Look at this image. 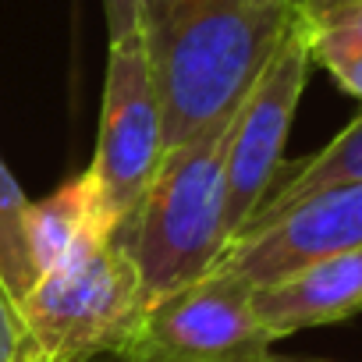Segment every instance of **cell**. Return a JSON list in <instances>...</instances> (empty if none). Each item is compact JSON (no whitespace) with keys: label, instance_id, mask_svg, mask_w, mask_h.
Returning <instances> with one entry per match:
<instances>
[{"label":"cell","instance_id":"6da1fadb","mask_svg":"<svg viewBox=\"0 0 362 362\" xmlns=\"http://www.w3.org/2000/svg\"><path fill=\"white\" fill-rule=\"evenodd\" d=\"M291 25L295 0H146L139 29L167 149L228 121Z\"/></svg>","mask_w":362,"mask_h":362},{"label":"cell","instance_id":"7a4b0ae2","mask_svg":"<svg viewBox=\"0 0 362 362\" xmlns=\"http://www.w3.org/2000/svg\"><path fill=\"white\" fill-rule=\"evenodd\" d=\"M238 110L170 146L139 206L121 221L114 242L142 277L146 302L185 288L210 274L228 245V142Z\"/></svg>","mask_w":362,"mask_h":362},{"label":"cell","instance_id":"3957f363","mask_svg":"<svg viewBox=\"0 0 362 362\" xmlns=\"http://www.w3.org/2000/svg\"><path fill=\"white\" fill-rule=\"evenodd\" d=\"M15 309V362H93L124 348L149 302L135 263L110 238L89 256L47 270Z\"/></svg>","mask_w":362,"mask_h":362},{"label":"cell","instance_id":"277c9868","mask_svg":"<svg viewBox=\"0 0 362 362\" xmlns=\"http://www.w3.org/2000/svg\"><path fill=\"white\" fill-rule=\"evenodd\" d=\"M245 281L210 270L153 302L117 362H267L274 334L263 327Z\"/></svg>","mask_w":362,"mask_h":362},{"label":"cell","instance_id":"5b68a950","mask_svg":"<svg viewBox=\"0 0 362 362\" xmlns=\"http://www.w3.org/2000/svg\"><path fill=\"white\" fill-rule=\"evenodd\" d=\"M163 153V107L142 29L135 25L132 33L107 43L100 132L89 163L117 228L146 196Z\"/></svg>","mask_w":362,"mask_h":362},{"label":"cell","instance_id":"8992f818","mask_svg":"<svg viewBox=\"0 0 362 362\" xmlns=\"http://www.w3.org/2000/svg\"><path fill=\"white\" fill-rule=\"evenodd\" d=\"M309 50L298 29V18L291 33L281 40L274 57L267 61L263 75L249 89L245 103L238 107L231 142H228V242L249 224V217L259 210L267 192L284 167V142L298 110V100L309 82Z\"/></svg>","mask_w":362,"mask_h":362},{"label":"cell","instance_id":"52a82bcc","mask_svg":"<svg viewBox=\"0 0 362 362\" xmlns=\"http://www.w3.org/2000/svg\"><path fill=\"white\" fill-rule=\"evenodd\" d=\"M362 245V181H341L327 185L267 224H256L242 235H235L217 267L249 288L277 284L291 274H298L309 263H320L327 256L348 252Z\"/></svg>","mask_w":362,"mask_h":362},{"label":"cell","instance_id":"ba28073f","mask_svg":"<svg viewBox=\"0 0 362 362\" xmlns=\"http://www.w3.org/2000/svg\"><path fill=\"white\" fill-rule=\"evenodd\" d=\"M252 302L274 341L362 313V245L309 263L277 284L256 288Z\"/></svg>","mask_w":362,"mask_h":362},{"label":"cell","instance_id":"9c48e42d","mask_svg":"<svg viewBox=\"0 0 362 362\" xmlns=\"http://www.w3.org/2000/svg\"><path fill=\"white\" fill-rule=\"evenodd\" d=\"M117 231L114 214L107 210L103 189L93 170L68 177L57 192L25 210V245L36 277L89 256L107 245Z\"/></svg>","mask_w":362,"mask_h":362},{"label":"cell","instance_id":"30bf717a","mask_svg":"<svg viewBox=\"0 0 362 362\" xmlns=\"http://www.w3.org/2000/svg\"><path fill=\"white\" fill-rule=\"evenodd\" d=\"M295 18L309 61L362 103V0H295Z\"/></svg>","mask_w":362,"mask_h":362},{"label":"cell","instance_id":"8fae6325","mask_svg":"<svg viewBox=\"0 0 362 362\" xmlns=\"http://www.w3.org/2000/svg\"><path fill=\"white\" fill-rule=\"evenodd\" d=\"M284 174H277L274 189L267 192V199L259 203V210L249 217V228L256 224H267L270 217H277L281 210H288L291 203L327 189V185H341V181H362V114L344 128L337 132L323 149H316L313 156L291 163V167H281ZM238 231V235H242Z\"/></svg>","mask_w":362,"mask_h":362},{"label":"cell","instance_id":"7c38bea8","mask_svg":"<svg viewBox=\"0 0 362 362\" xmlns=\"http://www.w3.org/2000/svg\"><path fill=\"white\" fill-rule=\"evenodd\" d=\"M25 210H29V199L15 181V174L8 170L4 156H0V284H4L15 305L40 281L29 259V245H25Z\"/></svg>","mask_w":362,"mask_h":362},{"label":"cell","instance_id":"4fadbf2b","mask_svg":"<svg viewBox=\"0 0 362 362\" xmlns=\"http://www.w3.org/2000/svg\"><path fill=\"white\" fill-rule=\"evenodd\" d=\"M142 4L146 0H103V11H107V43L132 33L139 25V15H142Z\"/></svg>","mask_w":362,"mask_h":362},{"label":"cell","instance_id":"5bb4252c","mask_svg":"<svg viewBox=\"0 0 362 362\" xmlns=\"http://www.w3.org/2000/svg\"><path fill=\"white\" fill-rule=\"evenodd\" d=\"M18 348V309L0 284V362H15Z\"/></svg>","mask_w":362,"mask_h":362},{"label":"cell","instance_id":"9a60e30c","mask_svg":"<svg viewBox=\"0 0 362 362\" xmlns=\"http://www.w3.org/2000/svg\"><path fill=\"white\" fill-rule=\"evenodd\" d=\"M267 362H288V358H277V355H274V358H267Z\"/></svg>","mask_w":362,"mask_h":362}]
</instances>
